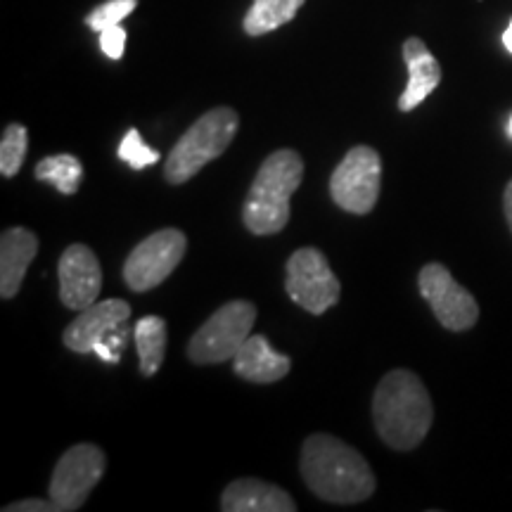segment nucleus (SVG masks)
<instances>
[{"mask_svg": "<svg viewBox=\"0 0 512 512\" xmlns=\"http://www.w3.org/2000/svg\"><path fill=\"white\" fill-rule=\"evenodd\" d=\"M299 470L318 498L337 505L368 501L375 494V475L354 446L332 434H313L304 441Z\"/></svg>", "mask_w": 512, "mask_h": 512, "instance_id": "1", "label": "nucleus"}, {"mask_svg": "<svg viewBox=\"0 0 512 512\" xmlns=\"http://www.w3.org/2000/svg\"><path fill=\"white\" fill-rule=\"evenodd\" d=\"M373 420L380 439L394 451H413L430 434L434 406L425 382L413 370H389L373 396Z\"/></svg>", "mask_w": 512, "mask_h": 512, "instance_id": "2", "label": "nucleus"}, {"mask_svg": "<svg viewBox=\"0 0 512 512\" xmlns=\"http://www.w3.org/2000/svg\"><path fill=\"white\" fill-rule=\"evenodd\" d=\"M304 181V159L294 150H275L264 159L242 204V223L252 235L280 233L290 221V200Z\"/></svg>", "mask_w": 512, "mask_h": 512, "instance_id": "3", "label": "nucleus"}, {"mask_svg": "<svg viewBox=\"0 0 512 512\" xmlns=\"http://www.w3.org/2000/svg\"><path fill=\"white\" fill-rule=\"evenodd\" d=\"M240 131V114L233 107H214L183 133L164 162V178L183 185L228 150Z\"/></svg>", "mask_w": 512, "mask_h": 512, "instance_id": "4", "label": "nucleus"}, {"mask_svg": "<svg viewBox=\"0 0 512 512\" xmlns=\"http://www.w3.org/2000/svg\"><path fill=\"white\" fill-rule=\"evenodd\" d=\"M256 316L259 311L247 299H233V302L223 304L190 337L188 358L195 366H214V363H226L235 358L242 344L252 335Z\"/></svg>", "mask_w": 512, "mask_h": 512, "instance_id": "5", "label": "nucleus"}, {"mask_svg": "<svg viewBox=\"0 0 512 512\" xmlns=\"http://www.w3.org/2000/svg\"><path fill=\"white\" fill-rule=\"evenodd\" d=\"M382 190V159L370 145H356L330 176V197L339 209L366 216L375 209Z\"/></svg>", "mask_w": 512, "mask_h": 512, "instance_id": "6", "label": "nucleus"}, {"mask_svg": "<svg viewBox=\"0 0 512 512\" xmlns=\"http://www.w3.org/2000/svg\"><path fill=\"white\" fill-rule=\"evenodd\" d=\"M285 290L294 304L313 316H323L342 297V285L332 273L328 256L316 247L297 249L287 259Z\"/></svg>", "mask_w": 512, "mask_h": 512, "instance_id": "7", "label": "nucleus"}, {"mask_svg": "<svg viewBox=\"0 0 512 512\" xmlns=\"http://www.w3.org/2000/svg\"><path fill=\"white\" fill-rule=\"evenodd\" d=\"M188 238L183 230L162 228L138 242L124 261V280L133 292H150L162 285L181 264Z\"/></svg>", "mask_w": 512, "mask_h": 512, "instance_id": "8", "label": "nucleus"}, {"mask_svg": "<svg viewBox=\"0 0 512 512\" xmlns=\"http://www.w3.org/2000/svg\"><path fill=\"white\" fill-rule=\"evenodd\" d=\"M107 470V458L100 446L76 444L62 453L50 477L48 494L60 512H74L88 501L91 491L100 484Z\"/></svg>", "mask_w": 512, "mask_h": 512, "instance_id": "9", "label": "nucleus"}, {"mask_svg": "<svg viewBox=\"0 0 512 512\" xmlns=\"http://www.w3.org/2000/svg\"><path fill=\"white\" fill-rule=\"evenodd\" d=\"M418 287L422 299L432 306L441 328L451 332H465L475 328L479 320L477 299L463 285L456 283V278H453L444 264L434 261V264L422 266Z\"/></svg>", "mask_w": 512, "mask_h": 512, "instance_id": "10", "label": "nucleus"}, {"mask_svg": "<svg viewBox=\"0 0 512 512\" xmlns=\"http://www.w3.org/2000/svg\"><path fill=\"white\" fill-rule=\"evenodd\" d=\"M57 275H60V299L67 309L83 311L98 302L102 268L91 247L76 242L64 249Z\"/></svg>", "mask_w": 512, "mask_h": 512, "instance_id": "11", "label": "nucleus"}, {"mask_svg": "<svg viewBox=\"0 0 512 512\" xmlns=\"http://www.w3.org/2000/svg\"><path fill=\"white\" fill-rule=\"evenodd\" d=\"M131 318V304L124 299H105L83 309L62 332L64 347L74 354H93L95 344Z\"/></svg>", "mask_w": 512, "mask_h": 512, "instance_id": "12", "label": "nucleus"}, {"mask_svg": "<svg viewBox=\"0 0 512 512\" xmlns=\"http://www.w3.org/2000/svg\"><path fill=\"white\" fill-rule=\"evenodd\" d=\"M403 62L408 67V83L399 98L401 112H413L420 107L430 95L437 91L441 83V64L430 53L427 43L418 36H411L403 41Z\"/></svg>", "mask_w": 512, "mask_h": 512, "instance_id": "13", "label": "nucleus"}, {"mask_svg": "<svg viewBox=\"0 0 512 512\" xmlns=\"http://www.w3.org/2000/svg\"><path fill=\"white\" fill-rule=\"evenodd\" d=\"M223 512H294L297 503L280 486L254 477L235 479L221 494Z\"/></svg>", "mask_w": 512, "mask_h": 512, "instance_id": "14", "label": "nucleus"}, {"mask_svg": "<svg viewBox=\"0 0 512 512\" xmlns=\"http://www.w3.org/2000/svg\"><path fill=\"white\" fill-rule=\"evenodd\" d=\"M38 254V238L29 228H8L0 238V297L15 299L24 275Z\"/></svg>", "mask_w": 512, "mask_h": 512, "instance_id": "15", "label": "nucleus"}, {"mask_svg": "<svg viewBox=\"0 0 512 512\" xmlns=\"http://www.w3.org/2000/svg\"><path fill=\"white\" fill-rule=\"evenodd\" d=\"M235 375L254 384H273L287 377L292 370V358L275 351L264 335L252 332L233 358Z\"/></svg>", "mask_w": 512, "mask_h": 512, "instance_id": "16", "label": "nucleus"}, {"mask_svg": "<svg viewBox=\"0 0 512 512\" xmlns=\"http://www.w3.org/2000/svg\"><path fill=\"white\" fill-rule=\"evenodd\" d=\"M140 358V373L152 377L162 368L166 356V320L162 316H143L133 328Z\"/></svg>", "mask_w": 512, "mask_h": 512, "instance_id": "17", "label": "nucleus"}, {"mask_svg": "<svg viewBox=\"0 0 512 512\" xmlns=\"http://www.w3.org/2000/svg\"><path fill=\"white\" fill-rule=\"evenodd\" d=\"M306 0H254L242 19L247 36H264L292 22Z\"/></svg>", "mask_w": 512, "mask_h": 512, "instance_id": "18", "label": "nucleus"}, {"mask_svg": "<svg viewBox=\"0 0 512 512\" xmlns=\"http://www.w3.org/2000/svg\"><path fill=\"white\" fill-rule=\"evenodd\" d=\"M34 176L36 181L55 185L62 195H74L81 188L83 164L74 155H53L36 164Z\"/></svg>", "mask_w": 512, "mask_h": 512, "instance_id": "19", "label": "nucleus"}, {"mask_svg": "<svg viewBox=\"0 0 512 512\" xmlns=\"http://www.w3.org/2000/svg\"><path fill=\"white\" fill-rule=\"evenodd\" d=\"M29 150V131L24 124H8L0 138V174L12 178L22 169Z\"/></svg>", "mask_w": 512, "mask_h": 512, "instance_id": "20", "label": "nucleus"}, {"mask_svg": "<svg viewBox=\"0 0 512 512\" xmlns=\"http://www.w3.org/2000/svg\"><path fill=\"white\" fill-rule=\"evenodd\" d=\"M119 159L131 166V169L140 171V169H147V166H155L159 162V152L152 150V147H147L143 136H140L136 128H131V131L121 138Z\"/></svg>", "mask_w": 512, "mask_h": 512, "instance_id": "21", "label": "nucleus"}, {"mask_svg": "<svg viewBox=\"0 0 512 512\" xmlns=\"http://www.w3.org/2000/svg\"><path fill=\"white\" fill-rule=\"evenodd\" d=\"M136 8H138V0H107V3L98 5V8L86 17V24L88 29L98 31L100 34V31L117 27V24L124 22V19Z\"/></svg>", "mask_w": 512, "mask_h": 512, "instance_id": "22", "label": "nucleus"}, {"mask_svg": "<svg viewBox=\"0 0 512 512\" xmlns=\"http://www.w3.org/2000/svg\"><path fill=\"white\" fill-rule=\"evenodd\" d=\"M100 48L110 60H121L126 50V29L117 24V27L100 31Z\"/></svg>", "mask_w": 512, "mask_h": 512, "instance_id": "23", "label": "nucleus"}, {"mask_svg": "<svg viewBox=\"0 0 512 512\" xmlns=\"http://www.w3.org/2000/svg\"><path fill=\"white\" fill-rule=\"evenodd\" d=\"M5 512H60L55 501H38V498H29V501H17L3 508Z\"/></svg>", "mask_w": 512, "mask_h": 512, "instance_id": "24", "label": "nucleus"}, {"mask_svg": "<svg viewBox=\"0 0 512 512\" xmlns=\"http://www.w3.org/2000/svg\"><path fill=\"white\" fill-rule=\"evenodd\" d=\"M128 335H131V330H128L126 323H121L119 328H114V330L110 332V335H107L105 342L110 344V347H112L114 351H119V354H121V349H126Z\"/></svg>", "mask_w": 512, "mask_h": 512, "instance_id": "25", "label": "nucleus"}, {"mask_svg": "<svg viewBox=\"0 0 512 512\" xmlns=\"http://www.w3.org/2000/svg\"><path fill=\"white\" fill-rule=\"evenodd\" d=\"M93 354H98V356L102 358V361H107V363H119V358H121L119 351H114L107 342H98V344H95Z\"/></svg>", "mask_w": 512, "mask_h": 512, "instance_id": "26", "label": "nucleus"}, {"mask_svg": "<svg viewBox=\"0 0 512 512\" xmlns=\"http://www.w3.org/2000/svg\"><path fill=\"white\" fill-rule=\"evenodd\" d=\"M503 211H505V221H508V228L512 233V178L505 185V192H503Z\"/></svg>", "mask_w": 512, "mask_h": 512, "instance_id": "27", "label": "nucleus"}, {"mask_svg": "<svg viewBox=\"0 0 512 512\" xmlns=\"http://www.w3.org/2000/svg\"><path fill=\"white\" fill-rule=\"evenodd\" d=\"M503 46H505V50H508V53L512 55V19H510L508 29H505V34H503Z\"/></svg>", "mask_w": 512, "mask_h": 512, "instance_id": "28", "label": "nucleus"}, {"mask_svg": "<svg viewBox=\"0 0 512 512\" xmlns=\"http://www.w3.org/2000/svg\"><path fill=\"white\" fill-rule=\"evenodd\" d=\"M508 136L512 138V117H510V121H508Z\"/></svg>", "mask_w": 512, "mask_h": 512, "instance_id": "29", "label": "nucleus"}]
</instances>
